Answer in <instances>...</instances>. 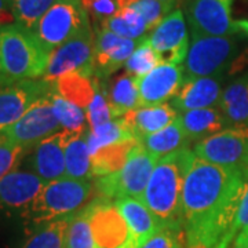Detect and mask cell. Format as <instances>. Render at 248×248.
Listing matches in <instances>:
<instances>
[{
    "label": "cell",
    "instance_id": "836d02e7",
    "mask_svg": "<svg viewBox=\"0 0 248 248\" xmlns=\"http://www.w3.org/2000/svg\"><path fill=\"white\" fill-rule=\"evenodd\" d=\"M160 63H163V60L160 58L159 54L146 43L143 37L141 43L131 54V57L127 60L124 68H125V73H128L130 76H133L135 79H141L143 76H146L149 72L153 71L156 66H159Z\"/></svg>",
    "mask_w": 248,
    "mask_h": 248
},
{
    "label": "cell",
    "instance_id": "277c9868",
    "mask_svg": "<svg viewBox=\"0 0 248 248\" xmlns=\"http://www.w3.org/2000/svg\"><path fill=\"white\" fill-rule=\"evenodd\" d=\"M239 43L233 36H203L190 33L189 51L184 63L186 80L223 76L237 60Z\"/></svg>",
    "mask_w": 248,
    "mask_h": 248
},
{
    "label": "cell",
    "instance_id": "52a82bcc",
    "mask_svg": "<svg viewBox=\"0 0 248 248\" xmlns=\"http://www.w3.org/2000/svg\"><path fill=\"white\" fill-rule=\"evenodd\" d=\"M196 157L240 172L248 179V125L229 127L214 134L193 149Z\"/></svg>",
    "mask_w": 248,
    "mask_h": 248
},
{
    "label": "cell",
    "instance_id": "9a60e30c",
    "mask_svg": "<svg viewBox=\"0 0 248 248\" xmlns=\"http://www.w3.org/2000/svg\"><path fill=\"white\" fill-rule=\"evenodd\" d=\"M141 40L120 37L107 29H95L94 45V75L98 79H108L125 65Z\"/></svg>",
    "mask_w": 248,
    "mask_h": 248
},
{
    "label": "cell",
    "instance_id": "2e32d148",
    "mask_svg": "<svg viewBox=\"0 0 248 248\" xmlns=\"http://www.w3.org/2000/svg\"><path fill=\"white\" fill-rule=\"evenodd\" d=\"M141 107L163 105L172 99L185 83L184 66L172 63H160L141 79H137Z\"/></svg>",
    "mask_w": 248,
    "mask_h": 248
},
{
    "label": "cell",
    "instance_id": "cb8c5ba5",
    "mask_svg": "<svg viewBox=\"0 0 248 248\" xmlns=\"http://www.w3.org/2000/svg\"><path fill=\"white\" fill-rule=\"evenodd\" d=\"M101 80L95 76H86L81 73H69L53 83L54 91L62 98L76 104L83 110H87L94 101L99 89Z\"/></svg>",
    "mask_w": 248,
    "mask_h": 248
},
{
    "label": "cell",
    "instance_id": "e575fe53",
    "mask_svg": "<svg viewBox=\"0 0 248 248\" xmlns=\"http://www.w3.org/2000/svg\"><path fill=\"white\" fill-rule=\"evenodd\" d=\"M55 3V0H13L11 9L16 17V24L33 31L40 18Z\"/></svg>",
    "mask_w": 248,
    "mask_h": 248
},
{
    "label": "cell",
    "instance_id": "60d3db41",
    "mask_svg": "<svg viewBox=\"0 0 248 248\" xmlns=\"http://www.w3.org/2000/svg\"><path fill=\"white\" fill-rule=\"evenodd\" d=\"M232 248H248V226L239 233Z\"/></svg>",
    "mask_w": 248,
    "mask_h": 248
},
{
    "label": "cell",
    "instance_id": "ac0fdd59",
    "mask_svg": "<svg viewBox=\"0 0 248 248\" xmlns=\"http://www.w3.org/2000/svg\"><path fill=\"white\" fill-rule=\"evenodd\" d=\"M222 80L223 76L186 80L177 95L172 98L171 107L178 113H185L195 109L217 108L223 91Z\"/></svg>",
    "mask_w": 248,
    "mask_h": 248
},
{
    "label": "cell",
    "instance_id": "ee69618b",
    "mask_svg": "<svg viewBox=\"0 0 248 248\" xmlns=\"http://www.w3.org/2000/svg\"><path fill=\"white\" fill-rule=\"evenodd\" d=\"M11 1H13V0H10V3H11Z\"/></svg>",
    "mask_w": 248,
    "mask_h": 248
},
{
    "label": "cell",
    "instance_id": "d6a6232c",
    "mask_svg": "<svg viewBox=\"0 0 248 248\" xmlns=\"http://www.w3.org/2000/svg\"><path fill=\"white\" fill-rule=\"evenodd\" d=\"M65 248H98L93 236V231L90 226L89 215L84 207L73 214L71 217L69 225L65 232L63 240Z\"/></svg>",
    "mask_w": 248,
    "mask_h": 248
},
{
    "label": "cell",
    "instance_id": "b9f144b4",
    "mask_svg": "<svg viewBox=\"0 0 248 248\" xmlns=\"http://www.w3.org/2000/svg\"><path fill=\"white\" fill-rule=\"evenodd\" d=\"M236 32H241L243 35L248 36V19H237L234 21Z\"/></svg>",
    "mask_w": 248,
    "mask_h": 248
},
{
    "label": "cell",
    "instance_id": "4dcf8cb0",
    "mask_svg": "<svg viewBox=\"0 0 248 248\" xmlns=\"http://www.w3.org/2000/svg\"><path fill=\"white\" fill-rule=\"evenodd\" d=\"M120 10L131 9L141 16L149 32L159 25L164 18L172 13L175 9H179L172 3H166L160 0H119Z\"/></svg>",
    "mask_w": 248,
    "mask_h": 248
},
{
    "label": "cell",
    "instance_id": "d4e9b609",
    "mask_svg": "<svg viewBox=\"0 0 248 248\" xmlns=\"http://www.w3.org/2000/svg\"><path fill=\"white\" fill-rule=\"evenodd\" d=\"M140 142L146 151L151 152L152 155L159 160L174 152L189 148L187 145H190V141L187 140L184 127L179 122V116L169 127L163 128L159 133L143 137L140 140Z\"/></svg>",
    "mask_w": 248,
    "mask_h": 248
},
{
    "label": "cell",
    "instance_id": "74e56055",
    "mask_svg": "<svg viewBox=\"0 0 248 248\" xmlns=\"http://www.w3.org/2000/svg\"><path fill=\"white\" fill-rule=\"evenodd\" d=\"M184 232L161 229L148 240L141 248H184Z\"/></svg>",
    "mask_w": 248,
    "mask_h": 248
},
{
    "label": "cell",
    "instance_id": "f6af8a7d",
    "mask_svg": "<svg viewBox=\"0 0 248 248\" xmlns=\"http://www.w3.org/2000/svg\"><path fill=\"white\" fill-rule=\"evenodd\" d=\"M98 248H99V247H98Z\"/></svg>",
    "mask_w": 248,
    "mask_h": 248
},
{
    "label": "cell",
    "instance_id": "ab89813d",
    "mask_svg": "<svg viewBox=\"0 0 248 248\" xmlns=\"http://www.w3.org/2000/svg\"><path fill=\"white\" fill-rule=\"evenodd\" d=\"M16 24V17L13 14L10 0H0V29Z\"/></svg>",
    "mask_w": 248,
    "mask_h": 248
},
{
    "label": "cell",
    "instance_id": "9c48e42d",
    "mask_svg": "<svg viewBox=\"0 0 248 248\" xmlns=\"http://www.w3.org/2000/svg\"><path fill=\"white\" fill-rule=\"evenodd\" d=\"M51 91L46 94L45 97L39 98L17 123L3 133V135L9 141L31 151L47 137L61 131L60 130L61 124L54 115V109L50 99Z\"/></svg>",
    "mask_w": 248,
    "mask_h": 248
},
{
    "label": "cell",
    "instance_id": "1f68e13d",
    "mask_svg": "<svg viewBox=\"0 0 248 248\" xmlns=\"http://www.w3.org/2000/svg\"><path fill=\"white\" fill-rule=\"evenodd\" d=\"M71 217L57 219L37 228L25 241L22 248H65V232L69 225Z\"/></svg>",
    "mask_w": 248,
    "mask_h": 248
},
{
    "label": "cell",
    "instance_id": "44dd1931",
    "mask_svg": "<svg viewBox=\"0 0 248 248\" xmlns=\"http://www.w3.org/2000/svg\"><path fill=\"white\" fill-rule=\"evenodd\" d=\"M179 122L182 124L184 131L190 143H199L214 134L225 130L228 125L221 109L218 107L195 109L181 113Z\"/></svg>",
    "mask_w": 248,
    "mask_h": 248
},
{
    "label": "cell",
    "instance_id": "7a4b0ae2",
    "mask_svg": "<svg viewBox=\"0 0 248 248\" xmlns=\"http://www.w3.org/2000/svg\"><path fill=\"white\" fill-rule=\"evenodd\" d=\"M50 53L35 33L18 24L0 29V87L42 79Z\"/></svg>",
    "mask_w": 248,
    "mask_h": 248
},
{
    "label": "cell",
    "instance_id": "7bdbcfd3",
    "mask_svg": "<svg viewBox=\"0 0 248 248\" xmlns=\"http://www.w3.org/2000/svg\"><path fill=\"white\" fill-rule=\"evenodd\" d=\"M160 1H166V3H172V4H175L177 7H179V9H182V6H184V3H185V0H160Z\"/></svg>",
    "mask_w": 248,
    "mask_h": 248
},
{
    "label": "cell",
    "instance_id": "ba28073f",
    "mask_svg": "<svg viewBox=\"0 0 248 248\" xmlns=\"http://www.w3.org/2000/svg\"><path fill=\"white\" fill-rule=\"evenodd\" d=\"M94 45L95 35L93 28L83 29L68 42L57 47L50 54L45 76L48 83H54L69 73H81L86 76L94 75Z\"/></svg>",
    "mask_w": 248,
    "mask_h": 248
},
{
    "label": "cell",
    "instance_id": "83f0119b",
    "mask_svg": "<svg viewBox=\"0 0 248 248\" xmlns=\"http://www.w3.org/2000/svg\"><path fill=\"white\" fill-rule=\"evenodd\" d=\"M97 28L107 29L120 37L131 39V40H142L149 32L145 19L131 9H122L113 17L108 18L101 24H98Z\"/></svg>",
    "mask_w": 248,
    "mask_h": 248
},
{
    "label": "cell",
    "instance_id": "8d00e7d4",
    "mask_svg": "<svg viewBox=\"0 0 248 248\" xmlns=\"http://www.w3.org/2000/svg\"><path fill=\"white\" fill-rule=\"evenodd\" d=\"M87 116V122H89L90 128H95L102 124H107L112 122L113 113L110 105L108 102L107 97L104 94V91L101 90V83H99V89L97 91V95L94 98V101L90 104V107L86 110Z\"/></svg>",
    "mask_w": 248,
    "mask_h": 248
},
{
    "label": "cell",
    "instance_id": "3957f363",
    "mask_svg": "<svg viewBox=\"0 0 248 248\" xmlns=\"http://www.w3.org/2000/svg\"><path fill=\"white\" fill-rule=\"evenodd\" d=\"M94 186L91 181L62 178L46 184L43 190L22 214L35 231L50 222L71 217L89 204Z\"/></svg>",
    "mask_w": 248,
    "mask_h": 248
},
{
    "label": "cell",
    "instance_id": "e0dca14e",
    "mask_svg": "<svg viewBox=\"0 0 248 248\" xmlns=\"http://www.w3.org/2000/svg\"><path fill=\"white\" fill-rule=\"evenodd\" d=\"M45 186V181L32 171L14 170L0 181V210L24 214Z\"/></svg>",
    "mask_w": 248,
    "mask_h": 248
},
{
    "label": "cell",
    "instance_id": "484cf974",
    "mask_svg": "<svg viewBox=\"0 0 248 248\" xmlns=\"http://www.w3.org/2000/svg\"><path fill=\"white\" fill-rule=\"evenodd\" d=\"M137 138H131L127 141L117 142L113 145L105 146L91 156V170L94 177H105L110 174H116L123 169L127 163L128 155L133 148L138 143Z\"/></svg>",
    "mask_w": 248,
    "mask_h": 248
},
{
    "label": "cell",
    "instance_id": "8fae6325",
    "mask_svg": "<svg viewBox=\"0 0 248 248\" xmlns=\"http://www.w3.org/2000/svg\"><path fill=\"white\" fill-rule=\"evenodd\" d=\"M145 40L159 54L163 63L181 65L189 51V32L184 10L175 9L170 13Z\"/></svg>",
    "mask_w": 248,
    "mask_h": 248
},
{
    "label": "cell",
    "instance_id": "d6986e66",
    "mask_svg": "<svg viewBox=\"0 0 248 248\" xmlns=\"http://www.w3.org/2000/svg\"><path fill=\"white\" fill-rule=\"evenodd\" d=\"M115 205L128 225L130 239L122 248H141L157 232L164 229L145 204L133 197H120Z\"/></svg>",
    "mask_w": 248,
    "mask_h": 248
},
{
    "label": "cell",
    "instance_id": "d590c367",
    "mask_svg": "<svg viewBox=\"0 0 248 248\" xmlns=\"http://www.w3.org/2000/svg\"><path fill=\"white\" fill-rule=\"evenodd\" d=\"M28 152L24 146H19L9 141L4 135H0V181L17 169Z\"/></svg>",
    "mask_w": 248,
    "mask_h": 248
},
{
    "label": "cell",
    "instance_id": "f1b7e54d",
    "mask_svg": "<svg viewBox=\"0 0 248 248\" xmlns=\"http://www.w3.org/2000/svg\"><path fill=\"white\" fill-rule=\"evenodd\" d=\"M135 138L130 128L125 125L122 119L112 120L107 124H102L95 128L87 130V145H89L90 155H95L99 149L113 145L117 142L127 141Z\"/></svg>",
    "mask_w": 248,
    "mask_h": 248
},
{
    "label": "cell",
    "instance_id": "7c38bea8",
    "mask_svg": "<svg viewBox=\"0 0 248 248\" xmlns=\"http://www.w3.org/2000/svg\"><path fill=\"white\" fill-rule=\"evenodd\" d=\"M95 244L99 248H122L130 239V229L110 200L95 197L86 207Z\"/></svg>",
    "mask_w": 248,
    "mask_h": 248
},
{
    "label": "cell",
    "instance_id": "5bb4252c",
    "mask_svg": "<svg viewBox=\"0 0 248 248\" xmlns=\"http://www.w3.org/2000/svg\"><path fill=\"white\" fill-rule=\"evenodd\" d=\"M75 134L61 130L40 141L29 156V169L46 184L66 178L65 148Z\"/></svg>",
    "mask_w": 248,
    "mask_h": 248
},
{
    "label": "cell",
    "instance_id": "5b68a950",
    "mask_svg": "<svg viewBox=\"0 0 248 248\" xmlns=\"http://www.w3.org/2000/svg\"><path fill=\"white\" fill-rule=\"evenodd\" d=\"M159 159L155 157L138 142L130 152L127 163L116 174L97 177L94 189L98 197L117 200L120 197H133L143 203V195Z\"/></svg>",
    "mask_w": 248,
    "mask_h": 248
},
{
    "label": "cell",
    "instance_id": "30bf717a",
    "mask_svg": "<svg viewBox=\"0 0 248 248\" xmlns=\"http://www.w3.org/2000/svg\"><path fill=\"white\" fill-rule=\"evenodd\" d=\"M233 0H185L182 10L190 33L203 36H233L236 25L232 18Z\"/></svg>",
    "mask_w": 248,
    "mask_h": 248
},
{
    "label": "cell",
    "instance_id": "f35d334b",
    "mask_svg": "<svg viewBox=\"0 0 248 248\" xmlns=\"http://www.w3.org/2000/svg\"><path fill=\"white\" fill-rule=\"evenodd\" d=\"M248 226V186L246 189V193L241 199V203H240L239 211L236 214V218H234V222H233V226H232L231 233L228 236V239L225 240L223 246L221 248H232L233 243L236 237L239 236V233L241 231H244Z\"/></svg>",
    "mask_w": 248,
    "mask_h": 248
},
{
    "label": "cell",
    "instance_id": "603a6c76",
    "mask_svg": "<svg viewBox=\"0 0 248 248\" xmlns=\"http://www.w3.org/2000/svg\"><path fill=\"white\" fill-rule=\"evenodd\" d=\"M101 90L110 105L113 117H122L127 112L141 108L138 81L128 73L112 79L108 84L101 86Z\"/></svg>",
    "mask_w": 248,
    "mask_h": 248
},
{
    "label": "cell",
    "instance_id": "ffe728a7",
    "mask_svg": "<svg viewBox=\"0 0 248 248\" xmlns=\"http://www.w3.org/2000/svg\"><path fill=\"white\" fill-rule=\"evenodd\" d=\"M177 110L169 104L156 107H141L127 112L120 119L140 141L143 137L159 133L178 119Z\"/></svg>",
    "mask_w": 248,
    "mask_h": 248
},
{
    "label": "cell",
    "instance_id": "7402d4cb",
    "mask_svg": "<svg viewBox=\"0 0 248 248\" xmlns=\"http://www.w3.org/2000/svg\"><path fill=\"white\" fill-rule=\"evenodd\" d=\"M218 108L228 125H248V72L223 89Z\"/></svg>",
    "mask_w": 248,
    "mask_h": 248
},
{
    "label": "cell",
    "instance_id": "4316f807",
    "mask_svg": "<svg viewBox=\"0 0 248 248\" xmlns=\"http://www.w3.org/2000/svg\"><path fill=\"white\" fill-rule=\"evenodd\" d=\"M66 178L76 181H91V155L87 145V131L75 134L65 148Z\"/></svg>",
    "mask_w": 248,
    "mask_h": 248
},
{
    "label": "cell",
    "instance_id": "8992f818",
    "mask_svg": "<svg viewBox=\"0 0 248 248\" xmlns=\"http://www.w3.org/2000/svg\"><path fill=\"white\" fill-rule=\"evenodd\" d=\"M89 27H91L90 16L80 0H55L32 32L51 54Z\"/></svg>",
    "mask_w": 248,
    "mask_h": 248
},
{
    "label": "cell",
    "instance_id": "4fadbf2b",
    "mask_svg": "<svg viewBox=\"0 0 248 248\" xmlns=\"http://www.w3.org/2000/svg\"><path fill=\"white\" fill-rule=\"evenodd\" d=\"M53 90V83L43 79L24 80L0 87V135L17 123L39 98Z\"/></svg>",
    "mask_w": 248,
    "mask_h": 248
},
{
    "label": "cell",
    "instance_id": "6da1fadb",
    "mask_svg": "<svg viewBox=\"0 0 248 248\" xmlns=\"http://www.w3.org/2000/svg\"><path fill=\"white\" fill-rule=\"evenodd\" d=\"M193 159L195 153L185 148L160 159L155 166L143 204L163 228L184 232L182 190Z\"/></svg>",
    "mask_w": 248,
    "mask_h": 248
},
{
    "label": "cell",
    "instance_id": "f546056e",
    "mask_svg": "<svg viewBox=\"0 0 248 248\" xmlns=\"http://www.w3.org/2000/svg\"><path fill=\"white\" fill-rule=\"evenodd\" d=\"M50 99H51L54 115L58 119L62 130L73 134H81L86 131V120H87L86 110L58 95L54 89L50 94Z\"/></svg>",
    "mask_w": 248,
    "mask_h": 248
}]
</instances>
